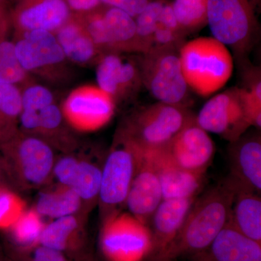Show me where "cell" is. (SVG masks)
<instances>
[{"mask_svg": "<svg viewBox=\"0 0 261 261\" xmlns=\"http://www.w3.org/2000/svg\"><path fill=\"white\" fill-rule=\"evenodd\" d=\"M102 169L93 163H79L74 181L70 188L81 199L85 200H93L99 197Z\"/></svg>", "mask_w": 261, "mask_h": 261, "instance_id": "f1b7e54d", "label": "cell"}, {"mask_svg": "<svg viewBox=\"0 0 261 261\" xmlns=\"http://www.w3.org/2000/svg\"><path fill=\"white\" fill-rule=\"evenodd\" d=\"M137 149L135 175L127 195L126 204L130 215L140 222L149 226L154 213L163 201L162 190L159 175L150 156L145 151Z\"/></svg>", "mask_w": 261, "mask_h": 261, "instance_id": "4fadbf2b", "label": "cell"}, {"mask_svg": "<svg viewBox=\"0 0 261 261\" xmlns=\"http://www.w3.org/2000/svg\"><path fill=\"white\" fill-rule=\"evenodd\" d=\"M229 176L250 190L260 194L261 137L258 129L247 132L228 147Z\"/></svg>", "mask_w": 261, "mask_h": 261, "instance_id": "ac0fdd59", "label": "cell"}, {"mask_svg": "<svg viewBox=\"0 0 261 261\" xmlns=\"http://www.w3.org/2000/svg\"><path fill=\"white\" fill-rule=\"evenodd\" d=\"M152 0H102V4L123 10L135 18Z\"/></svg>", "mask_w": 261, "mask_h": 261, "instance_id": "d590c367", "label": "cell"}, {"mask_svg": "<svg viewBox=\"0 0 261 261\" xmlns=\"http://www.w3.org/2000/svg\"><path fill=\"white\" fill-rule=\"evenodd\" d=\"M19 261H68L65 254L38 243L21 247Z\"/></svg>", "mask_w": 261, "mask_h": 261, "instance_id": "1f68e13d", "label": "cell"}, {"mask_svg": "<svg viewBox=\"0 0 261 261\" xmlns=\"http://www.w3.org/2000/svg\"><path fill=\"white\" fill-rule=\"evenodd\" d=\"M168 159L182 168L206 173L214 158V141L196 122V116L160 148Z\"/></svg>", "mask_w": 261, "mask_h": 261, "instance_id": "8fae6325", "label": "cell"}, {"mask_svg": "<svg viewBox=\"0 0 261 261\" xmlns=\"http://www.w3.org/2000/svg\"><path fill=\"white\" fill-rule=\"evenodd\" d=\"M15 54L29 74L60 83L70 76V70L63 49L54 33L29 31L15 34Z\"/></svg>", "mask_w": 261, "mask_h": 261, "instance_id": "8992f818", "label": "cell"}, {"mask_svg": "<svg viewBox=\"0 0 261 261\" xmlns=\"http://www.w3.org/2000/svg\"><path fill=\"white\" fill-rule=\"evenodd\" d=\"M79 163L71 157H65L60 160L55 166V174L58 181L66 187L72 186L74 181Z\"/></svg>", "mask_w": 261, "mask_h": 261, "instance_id": "d6a6232c", "label": "cell"}, {"mask_svg": "<svg viewBox=\"0 0 261 261\" xmlns=\"http://www.w3.org/2000/svg\"><path fill=\"white\" fill-rule=\"evenodd\" d=\"M118 140L102 169L99 197L106 221L118 214L117 207L126 203L137 163V149L135 146L120 136Z\"/></svg>", "mask_w": 261, "mask_h": 261, "instance_id": "9c48e42d", "label": "cell"}, {"mask_svg": "<svg viewBox=\"0 0 261 261\" xmlns=\"http://www.w3.org/2000/svg\"><path fill=\"white\" fill-rule=\"evenodd\" d=\"M21 91L18 86L0 83V146L18 132Z\"/></svg>", "mask_w": 261, "mask_h": 261, "instance_id": "cb8c5ba5", "label": "cell"}, {"mask_svg": "<svg viewBox=\"0 0 261 261\" xmlns=\"http://www.w3.org/2000/svg\"><path fill=\"white\" fill-rule=\"evenodd\" d=\"M178 55L189 88L202 97L222 89L232 75L231 53L213 37L196 38L184 43Z\"/></svg>", "mask_w": 261, "mask_h": 261, "instance_id": "7a4b0ae2", "label": "cell"}, {"mask_svg": "<svg viewBox=\"0 0 261 261\" xmlns=\"http://www.w3.org/2000/svg\"><path fill=\"white\" fill-rule=\"evenodd\" d=\"M54 34L70 63L80 65L96 64L103 55L78 15L72 14Z\"/></svg>", "mask_w": 261, "mask_h": 261, "instance_id": "ffe728a7", "label": "cell"}, {"mask_svg": "<svg viewBox=\"0 0 261 261\" xmlns=\"http://www.w3.org/2000/svg\"><path fill=\"white\" fill-rule=\"evenodd\" d=\"M43 228L37 215L29 212L24 214L22 213L10 228L15 241L20 247H25L39 243Z\"/></svg>", "mask_w": 261, "mask_h": 261, "instance_id": "f546056e", "label": "cell"}, {"mask_svg": "<svg viewBox=\"0 0 261 261\" xmlns=\"http://www.w3.org/2000/svg\"><path fill=\"white\" fill-rule=\"evenodd\" d=\"M197 124L207 133L232 142L251 127L244 111L240 87H231L211 98L196 116Z\"/></svg>", "mask_w": 261, "mask_h": 261, "instance_id": "30bf717a", "label": "cell"}, {"mask_svg": "<svg viewBox=\"0 0 261 261\" xmlns=\"http://www.w3.org/2000/svg\"><path fill=\"white\" fill-rule=\"evenodd\" d=\"M100 246L108 261H144L152 250V234L132 215L118 213L105 221Z\"/></svg>", "mask_w": 261, "mask_h": 261, "instance_id": "52a82bcc", "label": "cell"}, {"mask_svg": "<svg viewBox=\"0 0 261 261\" xmlns=\"http://www.w3.org/2000/svg\"><path fill=\"white\" fill-rule=\"evenodd\" d=\"M238 186V182L228 176L197 197L161 261H176L206 251L229 220Z\"/></svg>", "mask_w": 261, "mask_h": 261, "instance_id": "6da1fadb", "label": "cell"}, {"mask_svg": "<svg viewBox=\"0 0 261 261\" xmlns=\"http://www.w3.org/2000/svg\"><path fill=\"white\" fill-rule=\"evenodd\" d=\"M72 14H84L102 5V0H66Z\"/></svg>", "mask_w": 261, "mask_h": 261, "instance_id": "74e56055", "label": "cell"}, {"mask_svg": "<svg viewBox=\"0 0 261 261\" xmlns=\"http://www.w3.org/2000/svg\"><path fill=\"white\" fill-rule=\"evenodd\" d=\"M238 185L230 224L245 236L261 244L260 194Z\"/></svg>", "mask_w": 261, "mask_h": 261, "instance_id": "7402d4cb", "label": "cell"}, {"mask_svg": "<svg viewBox=\"0 0 261 261\" xmlns=\"http://www.w3.org/2000/svg\"><path fill=\"white\" fill-rule=\"evenodd\" d=\"M116 106L113 98L97 86L87 85L70 92L65 99L62 111L73 126L92 130L110 121Z\"/></svg>", "mask_w": 261, "mask_h": 261, "instance_id": "7c38bea8", "label": "cell"}, {"mask_svg": "<svg viewBox=\"0 0 261 261\" xmlns=\"http://www.w3.org/2000/svg\"><path fill=\"white\" fill-rule=\"evenodd\" d=\"M5 159L18 162L27 181L39 185L45 181L53 167L54 156L45 141L35 136L20 135L18 132L0 146Z\"/></svg>", "mask_w": 261, "mask_h": 261, "instance_id": "9a60e30c", "label": "cell"}, {"mask_svg": "<svg viewBox=\"0 0 261 261\" xmlns=\"http://www.w3.org/2000/svg\"><path fill=\"white\" fill-rule=\"evenodd\" d=\"M96 65L97 86L109 94L116 105L135 97L143 87L137 61L121 53H104Z\"/></svg>", "mask_w": 261, "mask_h": 261, "instance_id": "5bb4252c", "label": "cell"}, {"mask_svg": "<svg viewBox=\"0 0 261 261\" xmlns=\"http://www.w3.org/2000/svg\"><path fill=\"white\" fill-rule=\"evenodd\" d=\"M205 252L214 261H261V244L240 232L229 220Z\"/></svg>", "mask_w": 261, "mask_h": 261, "instance_id": "44dd1931", "label": "cell"}, {"mask_svg": "<svg viewBox=\"0 0 261 261\" xmlns=\"http://www.w3.org/2000/svg\"><path fill=\"white\" fill-rule=\"evenodd\" d=\"M243 73L244 90L261 102V73L258 67H246Z\"/></svg>", "mask_w": 261, "mask_h": 261, "instance_id": "e575fe53", "label": "cell"}, {"mask_svg": "<svg viewBox=\"0 0 261 261\" xmlns=\"http://www.w3.org/2000/svg\"><path fill=\"white\" fill-rule=\"evenodd\" d=\"M78 227L73 216L58 218L44 226L39 243L64 254L79 251L83 243L79 237Z\"/></svg>", "mask_w": 261, "mask_h": 261, "instance_id": "603a6c76", "label": "cell"}, {"mask_svg": "<svg viewBox=\"0 0 261 261\" xmlns=\"http://www.w3.org/2000/svg\"><path fill=\"white\" fill-rule=\"evenodd\" d=\"M78 15L103 54L138 53L135 19L123 10L102 4Z\"/></svg>", "mask_w": 261, "mask_h": 261, "instance_id": "ba28073f", "label": "cell"}, {"mask_svg": "<svg viewBox=\"0 0 261 261\" xmlns=\"http://www.w3.org/2000/svg\"><path fill=\"white\" fill-rule=\"evenodd\" d=\"M80 203V196L66 187L61 191L42 194L37 200V211L39 214L56 219L72 216L78 210Z\"/></svg>", "mask_w": 261, "mask_h": 261, "instance_id": "d4e9b609", "label": "cell"}, {"mask_svg": "<svg viewBox=\"0 0 261 261\" xmlns=\"http://www.w3.org/2000/svg\"><path fill=\"white\" fill-rule=\"evenodd\" d=\"M159 24L165 28L170 29L176 34H179L182 37H186V34L183 32L179 24L178 23L171 3H167L166 1L165 3L160 15Z\"/></svg>", "mask_w": 261, "mask_h": 261, "instance_id": "8d00e7d4", "label": "cell"}, {"mask_svg": "<svg viewBox=\"0 0 261 261\" xmlns=\"http://www.w3.org/2000/svg\"><path fill=\"white\" fill-rule=\"evenodd\" d=\"M259 0H207V25L212 37L231 48L238 61L256 42Z\"/></svg>", "mask_w": 261, "mask_h": 261, "instance_id": "3957f363", "label": "cell"}, {"mask_svg": "<svg viewBox=\"0 0 261 261\" xmlns=\"http://www.w3.org/2000/svg\"><path fill=\"white\" fill-rule=\"evenodd\" d=\"M242 102L245 116L251 127L256 129L261 128V102L252 97L248 92L240 87Z\"/></svg>", "mask_w": 261, "mask_h": 261, "instance_id": "836d02e7", "label": "cell"}, {"mask_svg": "<svg viewBox=\"0 0 261 261\" xmlns=\"http://www.w3.org/2000/svg\"><path fill=\"white\" fill-rule=\"evenodd\" d=\"M150 156L159 175L163 200L197 197L205 185L206 173L182 168L166 157L161 149L143 150Z\"/></svg>", "mask_w": 261, "mask_h": 261, "instance_id": "d6986e66", "label": "cell"}, {"mask_svg": "<svg viewBox=\"0 0 261 261\" xmlns=\"http://www.w3.org/2000/svg\"><path fill=\"white\" fill-rule=\"evenodd\" d=\"M195 116L185 106L158 102L134 113L119 136L141 150L162 148Z\"/></svg>", "mask_w": 261, "mask_h": 261, "instance_id": "277c9868", "label": "cell"}, {"mask_svg": "<svg viewBox=\"0 0 261 261\" xmlns=\"http://www.w3.org/2000/svg\"><path fill=\"white\" fill-rule=\"evenodd\" d=\"M207 0H174L171 5L178 23L187 34L207 25Z\"/></svg>", "mask_w": 261, "mask_h": 261, "instance_id": "484cf974", "label": "cell"}, {"mask_svg": "<svg viewBox=\"0 0 261 261\" xmlns=\"http://www.w3.org/2000/svg\"><path fill=\"white\" fill-rule=\"evenodd\" d=\"M71 15L66 0H20L10 11L14 34L34 30L55 33Z\"/></svg>", "mask_w": 261, "mask_h": 261, "instance_id": "2e32d148", "label": "cell"}, {"mask_svg": "<svg viewBox=\"0 0 261 261\" xmlns=\"http://www.w3.org/2000/svg\"><path fill=\"white\" fill-rule=\"evenodd\" d=\"M197 197L181 200H163L149 224L152 234L149 261H161L177 236L192 204Z\"/></svg>", "mask_w": 261, "mask_h": 261, "instance_id": "e0dca14e", "label": "cell"}, {"mask_svg": "<svg viewBox=\"0 0 261 261\" xmlns=\"http://www.w3.org/2000/svg\"><path fill=\"white\" fill-rule=\"evenodd\" d=\"M165 3L166 0H152L135 18L138 53L145 54L152 49L154 32Z\"/></svg>", "mask_w": 261, "mask_h": 261, "instance_id": "4316f807", "label": "cell"}, {"mask_svg": "<svg viewBox=\"0 0 261 261\" xmlns=\"http://www.w3.org/2000/svg\"><path fill=\"white\" fill-rule=\"evenodd\" d=\"M32 81L31 75L19 63L14 43L8 39L0 43V83L12 84L20 88Z\"/></svg>", "mask_w": 261, "mask_h": 261, "instance_id": "83f0119b", "label": "cell"}, {"mask_svg": "<svg viewBox=\"0 0 261 261\" xmlns=\"http://www.w3.org/2000/svg\"><path fill=\"white\" fill-rule=\"evenodd\" d=\"M22 213V204L18 197L0 187V228L11 227Z\"/></svg>", "mask_w": 261, "mask_h": 261, "instance_id": "4dcf8cb0", "label": "cell"}, {"mask_svg": "<svg viewBox=\"0 0 261 261\" xmlns=\"http://www.w3.org/2000/svg\"><path fill=\"white\" fill-rule=\"evenodd\" d=\"M178 49L152 47L137 61L142 86L159 102L187 107L190 88L182 72Z\"/></svg>", "mask_w": 261, "mask_h": 261, "instance_id": "5b68a950", "label": "cell"}, {"mask_svg": "<svg viewBox=\"0 0 261 261\" xmlns=\"http://www.w3.org/2000/svg\"><path fill=\"white\" fill-rule=\"evenodd\" d=\"M12 27L10 11L5 0H0V43L8 39Z\"/></svg>", "mask_w": 261, "mask_h": 261, "instance_id": "f35d334b", "label": "cell"}]
</instances>
